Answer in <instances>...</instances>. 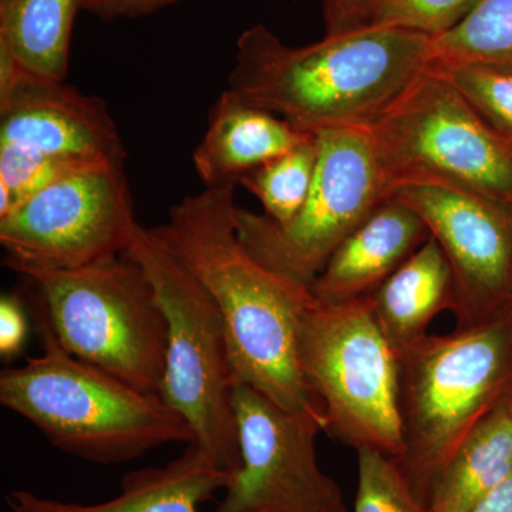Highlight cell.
Returning <instances> with one entry per match:
<instances>
[{
  "label": "cell",
  "mask_w": 512,
  "mask_h": 512,
  "mask_svg": "<svg viewBox=\"0 0 512 512\" xmlns=\"http://www.w3.org/2000/svg\"><path fill=\"white\" fill-rule=\"evenodd\" d=\"M235 187L205 188L174 204L151 237L210 293L225 329L235 379L289 412L325 424L299 367L311 289L261 264L239 239ZM326 426V424H325Z\"/></svg>",
  "instance_id": "obj_1"
},
{
  "label": "cell",
  "mask_w": 512,
  "mask_h": 512,
  "mask_svg": "<svg viewBox=\"0 0 512 512\" xmlns=\"http://www.w3.org/2000/svg\"><path fill=\"white\" fill-rule=\"evenodd\" d=\"M431 36L360 28L288 46L265 26L239 36L228 89L306 134L367 128L430 63Z\"/></svg>",
  "instance_id": "obj_2"
},
{
  "label": "cell",
  "mask_w": 512,
  "mask_h": 512,
  "mask_svg": "<svg viewBox=\"0 0 512 512\" xmlns=\"http://www.w3.org/2000/svg\"><path fill=\"white\" fill-rule=\"evenodd\" d=\"M42 355L0 372V403L64 453L97 464L136 460L171 443H195L187 421L160 394L141 392L70 355L45 305H32Z\"/></svg>",
  "instance_id": "obj_3"
},
{
  "label": "cell",
  "mask_w": 512,
  "mask_h": 512,
  "mask_svg": "<svg viewBox=\"0 0 512 512\" xmlns=\"http://www.w3.org/2000/svg\"><path fill=\"white\" fill-rule=\"evenodd\" d=\"M511 382L510 309L447 335H426L399 353L404 450L396 461L424 504L448 460L503 402Z\"/></svg>",
  "instance_id": "obj_4"
},
{
  "label": "cell",
  "mask_w": 512,
  "mask_h": 512,
  "mask_svg": "<svg viewBox=\"0 0 512 512\" xmlns=\"http://www.w3.org/2000/svg\"><path fill=\"white\" fill-rule=\"evenodd\" d=\"M35 285L70 355L141 392L161 394L167 322L153 285L127 255L83 268L13 266Z\"/></svg>",
  "instance_id": "obj_5"
},
{
  "label": "cell",
  "mask_w": 512,
  "mask_h": 512,
  "mask_svg": "<svg viewBox=\"0 0 512 512\" xmlns=\"http://www.w3.org/2000/svg\"><path fill=\"white\" fill-rule=\"evenodd\" d=\"M153 285L167 322V359L160 396L180 414L202 448L222 470L241 467L232 407L234 367L227 329L204 286L138 227L126 254Z\"/></svg>",
  "instance_id": "obj_6"
},
{
  "label": "cell",
  "mask_w": 512,
  "mask_h": 512,
  "mask_svg": "<svg viewBox=\"0 0 512 512\" xmlns=\"http://www.w3.org/2000/svg\"><path fill=\"white\" fill-rule=\"evenodd\" d=\"M299 367L333 439L355 451L403 456L399 355L376 322L369 296L342 303L316 299L303 318Z\"/></svg>",
  "instance_id": "obj_7"
},
{
  "label": "cell",
  "mask_w": 512,
  "mask_h": 512,
  "mask_svg": "<svg viewBox=\"0 0 512 512\" xmlns=\"http://www.w3.org/2000/svg\"><path fill=\"white\" fill-rule=\"evenodd\" d=\"M367 130L390 188L433 181L512 207V141L433 64Z\"/></svg>",
  "instance_id": "obj_8"
},
{
  "label": "cell",
  "mask_w": 512,
  "mask_h": 512,
  "mask_svg": "<svg viewBox=\"0 0 512 512\" xmlns=\"http://www.w3.org/2000/svg\"><path fill=\"white\" fill-rule=\"evenodd\" d=\"M316 138L315 180L291 221L278 224L266 214L237 211L245 248L271 271L309 289L350 232L390 195L367 128H335Z\"/></svg>",
  "instance_id": "obj_9"
},
{
  "label": "cell",
  "mask_w": 512,
  "mask_h": 512,
  "mask_svg": "<svg viewBox=\"0 0 512 512\" xmlns=\"http://www.w3.org/2000/svg\"><path fill=\"white\" fill-rule=\"evenodd\" d=\"M140 224L124 161H103L47 185L5 218V265L76 269L126 254Z\"/></svg>",
  "instance_id": "obj_10"
},
{
  "label": "cell",
  "mask_w": 512,
  "mask_h": 512,
  "mask_svg": "<svg viewBox=\"0 0 512 512\" xmlns=\"http://www.w3.org/2000/svg\"><path fill=\"white\" fill-rule=\"evenodd\" d=\"M241 467L214 512H332L346 508L339 484L320 468L322 421L289 412L245 383H235Z\"/></svg>",
  "instance_id": "obj_11"
},
{
  "label": "cell",
  "mask_w": 512,
  "mask_h": 512,
  "mask_svg": "<svg viewBox=\"0 0 512 512\" xmlns=\"http://www.w3.org/2000/svg\"><path fill=\"white\" fill-rule=\"evenodd\" d=\"M390 197L420 215L453 276L457 326L508 309L512 296V207L478 192L433 181L393 185Z\"/></svg>",
  "instance_id": "obj_12"
},
{
  "label": "cell",
  "mask_w": 512,
  "mask_h": 512,
  "mask_svg": "<svg viewBox=\"0 0 512 512\" xmlns=\"http://www.w3.org/2000/svg\"><path fill=\"white\" fill-rule=\"evenodd\" d=\"M0 144L80 160L127 157L116 121L100 97L29 72L2 49Z\"/></svg>",
  "instance_id": "obj_13"
},
{
  "label": "cell",
  "mask_w": 512,
  "mask_h": 512,
  "mask_svg": "<svg viewBox=\"0 0 512 512\" xmlns=\"http://www.w3.org/2000/svg\"><path fill=\"white\" fill-rule=\"evenodd\" d=\"M429 238L420 215L389 195L333 252L311 291L322 303L367 298Z\"/></svg>",
  "instance_id": "obj_14"
},
{
  "label": "cell",
  "mask_w": 512,
  "mask_h": 512,
  "mask_svg": "<svg viewBox=\"0 0 512 512\" xmlns=\"http://www.w3.org/2000/svg\"><path fill=\"white\" fill-rule=\"evenodd\" d=\"M232 476L191 443L167 466L128 473L121 493L106 503H64L28 490L10 491L6 503L12 512H200V505L225 490Z\"/></svg>",
  "instance_id": "obj_15"
},
{
  "label": "cell",
  "mask_w": 512,
  "mask_h": 512,
  "mask_svg": "<svg viewBox=\"0 0 512 512\" xmlns=\"http://www.w3.org/2000/svg\"><path fill=\"white\" fill-rule=\"evenodd\" d=\"M311 137L275 114L249 106L228 89L215 101L192 161L205 188L235 187L249 171Z\"/></svg>",
  "instance_id": "obj_16"
},
{
  "label": "cell",
  "mask_w": 512,
  "mask_h": 512,
  "mask_svg": "<svg viewBox=\"0 0 512 512\" xmlns=\"http://www.w3.org/2000/svg\"><path fill=\"white\" fill-rule=\"evenodd\" d=\"M369 301L397 355L429 335L427 329L434 318L453 306V276L439 242L430 235Z\"/></svg>",
  "instance_id": "obj_17"
},
{
  "label": "cell",
  "mask_w": 512,
  "mask_h": 512,
  "mask_svg": "<svg viewBox=\"0 0 512 512\" xmlns=\"http://www.w3.org/2000/svg\"><path fill=\"white\" fill-rule=\"evenodd\" d=\"M512 474V413L498 404L471 430L431 485V512H467Z\"/></svg>",
  "instance_id": "obj_18"
},
{
  "label": "cell",
  "mask_w": 512,
  "mask_h": 512,
  "mask_svg": "<svg viewBox=\"0 0 512 512\" xmlns=\"http://www.w3.org/2000/svg\"><path fill=\"white\" fill-rule=\"evenodd\" d=\"M86 0H0V49L29 72L66 79L77 13Z\"/></svg>",
  "instance_id": "obj_19"
},
{
  "label": "cell",
  "mask_w": 512,
  "mask_h": 512,
  "mask_svg": "<svg viewBox=\"0 0 512 512\" xmlns=\"http://www.w3.org/2000/svg\"><path fill=\"white\" fill-rule=\"evenodd\" d=\"M434 62L512 70V0H480L454 28L431 37Z\"/></svg>",
  "instance_id": "obj_20"
},
{
  "label": "cell",
  "mask_w": 512,
  "mask_h": 512,
  "mask_svg": "<svg viewBox=\"0 0 512 512\" xmlns=\"http://www.w3.org/2000/svg\"><path fill=\"white\" fill-rule=\"evenodd\" d=\"M318 165V138L282 156L259 165L239 180V185L261 201L265 214L278 224H286L298 214L311 192Z\"/></svg>",
  "instance_id": "obj_21"
},
{
  "label": "cell",
  "mask_w": 512,
  "mask_h": 512,
  "mask_svg": "<svg viewBox=\"0 0 512 512\" xmlns=\"http://www.w3.org/2000/svg\"><path fill=\"white\" fill-rule=\"evenodd\" d=\"M103 161L119 160L49 156L13 144H0V218L64 175Z\"/></svg>",
  "instance_id": "obj_22"
},
{
  "label": "cell",
  "mask_w": 512,
  "mask_h": 512,
  "mask_svg": "<svg viewBox=\"0 0 512 512\" xmlns=\"http://www.w3.org/2000/svg\"><path fill=\"white\" fill-rule=\"evenodd\" d=\"M431 64L497 133L512 141V70L476 63Z\"/></svg>",
  "instance_id": "obj_23"
},
{
  "label": "cell",
  "mask_w": 512,
  "mask_h": 512,
  "mask_svg": "<svg viewBox=\"0 0 512 512\" xmlns=\"http://www.w3.org/2000/svg\"><path fill=\"white\" fill-rule=\"evenodd\" d=\"M353 512H431L417 497L393 457L375 448H359Z\"/></svg>",
  "instance_id": "obj_24"
},
{
  "label": "cell",
  "mask_w": 512,
  "mask_h": 512,
  "mask_svg": "<svg viewBox=\"0 0 512 512\" xmlns=\"http://www.w3.org/2000/svg\"><path fill=\"white\" fill-rule=\"evenodd\" d=\"M480 0H363V26L439 36L461 22Z\"/></svg>",
  "instance_id": "obj_25"
},
{
  "label": "cell",
  "mask_w": 512,
  "mask_h": 512,
  "mask_svg": "<svg viewBox=\"0 0 512 512\" xmlns=\"http://www.w3.org/2000/svg\"><path fill=\"white\" fill-rule=\"evenodd\" d=\"M29 322L22 302L16 295L0 299V355L10 360L22 353L28 339Z\"/></svg>",
  "instance_id": "obj_26"
},
{
  "label": "cell",
  "mask_w": 512,
  "mask_h": 512,
  "mask_svg": "<svg viewBox=\"0 0 512 512\" xmlns=\"http://www.w3.org/2000/svg\"><path fill=\"white\" fill-rule=\"evenodd\" d=\"M178 2L181 0H86L84 10L104 22H111L151 15Z\"/></svg>",
  "instance_id": "obj_27"
},
{
  "label": "cell",
  "mask_w": 512,
  "mask_h": 512,
  "mask_svg": "<svg viewBox=\"0 0 512 512\" xmlns=\"http://www.w3.org/2000/svg\"><path fill=\"white\" fill-rule=\"evenodd\" d=\"M363 0H325L326 35L363 26Z\"/></svg>",
  "instance_id": "obj_28"
},
{
  "label": "cell",
  "mask_w": 512,
  "mask_h": 512,
  "mask_svg": "<svg viewBox=\"0 0 512 512\" xmlns=\"http://www.w3.org/2000/svg\"><path fill=\"white\" fill-rule=\"evenodd\" d=\"M467 512H512V474Z\"/></svg>",
  "instance_id": "obj_29"
},
{
  "label": "cell",
  "mask_w": 512,
  "mask_h": 512,
  "mask_svg": "<svg viewBox=\"0 0 512 512\" xmlns=\"http://www.w3.org/2000/svg\"><path fill=\"white\" fill-rule=\"evenodd\" d=\"M501 403H504L505 406H507V409L512 413V382L510 387H508L507 393H505L503 402Z\"/></svg>",
  "instance_id": "obj_30"
},
{
  "label": "cell",
  "mask_w": 512,
  "mask_h": 512,
  "mask_svg": "<svg viewBox=\"0 0 512 512\" xmlns=\"http://www.w3.org/2000/svg\"><path fill=\"white\" fill-rule=\"evenodd\" d=\"M508 309H510V313H511V316H512V296H511L510 306H508Z\"/></svg>",
  "instance_id": "obj_31"
},
{
  "label": "cell",
  "mask_w": 512,
  "mask_h": 512,
  "mask_svg": "<svg viewBox=\"0 0 512 512\" xmlns=\"http://www.w3.org/2000/svg\"><path fill=\"white\" fill-rule=\"evenodd\" d=\"M332 512H346V508H342V510L332 511Z\"/></svg>",
  "instance_id": "obj_32"
}]
</instances>
